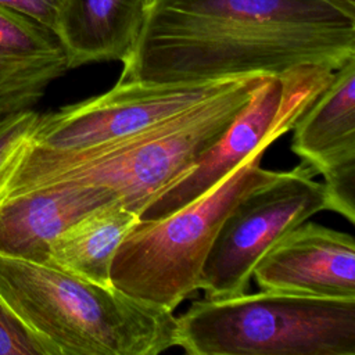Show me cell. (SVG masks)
Wrapping results in <instances>:
<instances>
[{"label":"cell","mask_w":355,"mask_h":355,"mask_svg":"<svg viewBox=\"0 0 355 355\" xmlns=\"http://www.w3.org/2000/svg\"><path fill=\"white\" fill-rule=\"evenodd\" d=\"M355 11L329 0H154L118 80L208 82L340 68Z\"/></svg>","instance_id":"1"},{"label":"cell","mask_w":355,"mask_h":355,"mask_svg":"<svg viewBox=\"0 0 355 355\" xmlns=\"http://www.w3.org/2000/svg\"><path fill=\"white\" fill-rule=\"evenodd\" d=\"M265 76H241L204 103L115 143L76 153H49L21 143L0 169V198L72 182L104 187L139 214L220 137Z\"/></svg>","instance_id":"2"},{"label":"cell","mask_w":355,"mask_h":355,"mask_svg":"<svg viewBox=\"0 0 355 355\" xmlns=\"http://www.w3.org/2000/svg\"><path fill=\"white\" fill-rule=\"evenodd\" d=\"M0 300L57 355H158L176 347L172 311L53 263L0 254Z\"/></svg>","instance_id":"3"},{"label":"cell","mask_w":355,"mask_h":355,"mask_svg":"<svg viewBox=\"0 0 355 355\" xmlns=\"http://www.w3.org/2000/svg\"><path fill=\"white\" fill-rule=\"evenodd\" d=\"M175 340L190 355H355V298L205 297L176 316Z\"/></svg>","instance_id":"4"},{"label":"cell","mask_w":355,"mask_h":355,"mask_svg":"<svg viewBox=\"0 0 355 355\" xmlns=\"http://www.w3.org/2000/svg\"><path fill=\"white\" fill-rule=\"evenodd\" d=\"M259 150L208 191L153 220H137L118 245L111 284L126 295L172 311L200 290L207 255L234 205L277 172L261 166Z\"/></svg>","instance_id":"5"},{"label":"cell","mask_w":355,"mask_h":355,"mask_svg":"<svg viewBox=\"0 0 355 355\" xmlns=\"http://www.w3.org/2000/svg\"><path fill=\"white\" fill-rule=\"evenodd\" d=\"M333 68L306 65L268 75L220 137L179 178L158 191L137 214L153 220L200 197L259 150L291 130L334 75Z\"/></svg>","instance_id":"6"},{"label":"cell","mask_w":355,"mask_h":355,"mask_svg":"<svg viewBox=\"0 0 355 355\" xmlns=\"http://www.w3.org/2000/svg\"><path fill=\"white\" fill-rule=\"evenodd\" d=\"M304 164L247 193L223 220L201 270L207 298L247 293L259 258L286 233L326 208L322 182Z\"/></svg>","instance_id":"7"},{"label":"cell","mask_w":355,"mask_h":355,"mask_svg":"<svg viewBox=\"0 0 355 355\" xmlns=\"http://www.w3.org/2000/svg\"><path fill=\"white\" fill-rule=\"evenodd\" d=\"M237 79L187 83L118 80L103 94L37 114L22 144L49 153H76L115 143L204 103Z\"/></svg>","instance_id":"8"},{"label":"cell","mask_w":355,"mask_h":355,"mask_svg":"<svg viewBox=\"0 0 355 355\" xmlns=\"http://www.w3.org/2000/svg\"><path fill=\"white\" fill-rule=\"evenodd\" d=\"M252 277L268 291L355 298V240L305 220L259 258Z\"/></svg>","instance_id":"9"},{"label":"cell","mask_w":355,"mask_h":355,"mask_svg":"<svg viewBox=\"0 0 355 355\" xmlns=\"http://www.w3.org/2000/svg\"><path fill=\"white\" fill-rule=\"evenodd\" d=\"M118 201L107 189L53 183L0 198V254L50 263L53 240L89 211Z\"/></svg>","instance_id":"10"},{"label":"cell","mask_w":355,"mask_h":355,"mask_svg":"<svg viewBox=\"0 0 355 355\" xmlns=\"http://www.w3.org/2000/svg\"><path fill=\"white\" fill-rule=\"evenodd\" d=\"M68 69L55 32L0 7V118L31 110L47 86Z\"/></svg>","instance_id":"11"},{"label":"cell","mask_w":355,"mask_h":355,"mask_svg":"<svg viewBox=\"0 0 355 355\" xmlns=\"http://www.w3.org/2000/svg\"><path fill=\"white\" fill-rule=\"evenodd\" d=\"M154 0H62L55 33L69 69L98 61H126Z\"/></svg>","instance_id":"12"},{"label":"cell","mask_w":355,"mask_h":355,"mask_svg":"<svg viewBox=\"0 0 355 355\" xmlns=\"http://www.w3.org/2000/svg\"><path fill=\"white\" fill-rule=\"evenodd\" d=\"M293 130V153L315 173L355 162V57L334 71Z\"/></svg>","instance_id":"13"},{"label":"cell","mask_w":355,"mask_h":355,"mask_svg":"<svg viewBox=\"0 0 355 355\" xmlns=\"http://www.w3.org/2000/svg\"><path fill=\"white\" fill-rule=\"evenodd\" d=\"M137 220V214L119 201L100 205L53 240L50 263L85 280L112 286V259L119 243Z\"/></svg>","instance_id":"14"},{"label":"cell","mask_w":355,"mask_h":355,"mask_svg":"<svg viewBox=\"0 0 355 355\" xmlns=\"http://www.w3.org/2000/svg\"><path fill=\"white\" fill-rule=\"evenodd\" d=\"M0 355H57L0 300Z\"/></svg>","instance_id":"15"},{"label":"cell","mask_w":355,"mask_h":355,"mask_svg":"<svg viewBox=\"0 0 355 355\" xmlns=\"http://www.w3.org/2000/svg\"><path fill=\"white\" fill-rule=\"evenodd\" d=\"M326 211L355 222V162H348L323 173Z\"/></svg>","instance_id":"16"},{"label":"cell","mask_w":355,"mask_h":355,"mask_svg":"<svg viewBox=\"0 0 355 355\" xmlns=\"http://www.w3.org/2000/svg\"><path fill=\"white\" fill-rule=\"evenodd\" d=\"M37 114L31 108L0 118V169L26 139Z\"/></svg>","instance_id":"17"},{"label":"cell","mask_w":355,"mask_h":355,"mask_svg":"<svg viewBox=\"0 0 355 355\" xmlns=\"http://www.w3.org/2000/svg\"><path fill=\"white\" fill-rule=\"evenodd\" d=\"M61 4L62 0H0V7L29 17L53 32H55Z\"/></svg>","instance_id":"18"},{"label":"cell","mask_w":355,"mask_h":355,"mask_svg":"<svg viewBox=\"0 0 355 355\" xmlns=\"http://www.w3.org/2000/svg\"><path fill=\"white\" fill-rule=\"evenodd\" d=\"M329 1L336 3V4L341 6V7H345V8H348V10L355 11V0H329Z\"/></svg>","instance_id":"19"}]
</instances>
